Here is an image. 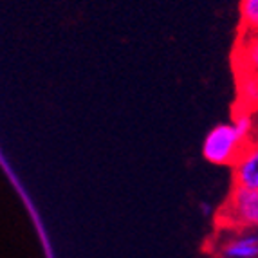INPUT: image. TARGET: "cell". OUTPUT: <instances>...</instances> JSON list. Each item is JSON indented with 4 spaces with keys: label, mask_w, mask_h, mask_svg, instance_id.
Segmentation results:
<instances>
[{
    "label": "cell",
    "mask_w": 258,
    "mask_h": 258,
    "mask_svg": "<svg viewBox=\"0 0 258 258\" xmlns=\"http://www.w3.org/2000/svg\"><path fill=\"white\" fill-rule=\"evenodd\" d=\"M247 147V141L240 136L231 121L220 123L208 132L203 143L204 159L217 166H233Z\"/></svg>",
    "instance_id": "7a4b0ae2"
},
{
    "label": "cell",
    "mask_w": 258,
    "mask_h": 258,
    "mask_svg": "<svg viewBox=\"0 0 258 258\" xmlns=\"http://www.w3.org/2000/svg\"><path fill=\"white\" fill-rule=\"evenodd\" d=\"M231 123L235 128L240 132V136L249 143L253 141L254 134V112L242 110V108H233V119Z\"/></svg>",
    "instance_id": "ba28073f"
},
{
    "label": "cell",
    "mask_w": 258,
    "mask_h": 258,
    "mask_svg": "<svg viewBox=\"0 0 258 258\" xmlns=\"http://www.w3.org/2000/svg\"><path fill=\"white\" fill-rule=\"evenodd\" d=\"M240 31L258 33V0H240Z\"/></svg>",
    "instance_id": "52a82bcc"
},
{
    "label": "cell",
    "mask_w": 258,
    "mask_h": 258,
    "mask_svg": "<svg viewBox=\"0 0 258 258\" xmlns=\"http://www.w3.org/2000/svg\"><path fill=\"white\" fill-rule=\"evenodd\" d=\"M217 224L233 231L258 229V189L233 186L226 203L217 213Z\"/></svg>",
    "instance_id": "6da1fadb"
},
{
    "label": "cell",
    "mask_w": 258,
    "mask_h": 258,
    "mask_svg": "<svg viewBox=\"0 0 258 258\" xmlns=\"http://www.w3.org/2000/svg\"><path fill=\"white\" fill-rule=\"evenodd\" d=\"M231 63L235 74L247 73L258 76V33H238Z\"/></svg>",
    "instance_id": "277c9868"
},
{
    "label": "cell",
    "mask_w": 258,
    "mask_h": 258,
    "mask_svg": "<svg viewBox=\"0 0 258 258\" xmlns=\"http://www.w3.org/2000/svg\"><path fill=\"white\" fill-rule=\"evenodd\" d=\"M219 244V258H258V233L233 231Z\"/></svg>",
    "instance_id": "3957f363"
},
{
    "label": "cell",
    "mask_w": 258,
    "mask_h": 258,
    "mask_svg": "<svg viewBox=\"0 0 258 258\" xmlns=\"http://www.w3.org/2000/svg\"><path fill=\"white\" fill-rule=\"evenodd\" d=\"M233 186L258 189V141H249L233 164Z\"/></svg>",
    "instance_id": "5b68a950"
},
{
    "label": "cell",
    "mask_w": 258,
    "mask_h": 258,
    "mask_svg": "<svg viewBox=\"0 0 258 258\" xmlns=\"http://www.w3.org/2000/svg\"><path fill=\"white\" fill-rule=\"evenodd\" d=\"M237 85V103L235 108L256 112L258 110V76L247 73L235 74Z\"/></svg>",
    "instance_id": "8992f818"
}]
</instances>
